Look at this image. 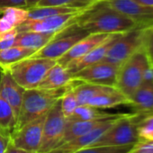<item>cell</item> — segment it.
I'll return each instance as SVG.
<instances>
[{
    "label": "cell",
    "instance_id": "cell-26",
    "mask_svg": "<svg viewBox=\"0 0 153 153\" xmlns=\"http://www.w3.org/2000/svg\"><path fill=\"white\" fill-rule=\"evenodd\" d=\"M103 0H42L34 7H68L88 10Z\"/></svg>",
    "mask_w": 153,
    "mask_h": 153
},
{
    "label": "cell",
    "instance_id": "cell-10",
    "mask_svg": "<svg viewBox=\"0 0 153 153\" xmlns=\"http://www.w3.org/2000/svg\"><path fill=\"white\" fill-rule=\"evenodd\" d=\"M81 13L64 14L40 19H27L18 28L21 32H37L44 33H61L74 25L76 18Z\"/></svg>",
    "mask_w": 153,
    "mask_h": 153
},
{
    "label": "cell",
    "instance_id": "cell-9",
    "mask_svg": "<svg viewBox=\"0 0 153 153\" xmlns=\"http://www.w3.org/2000/svg\"><path fill=\"white\" fill-rule=\"evenodd\" d=\"M46 114L38 117L10 133V142L25 150L37 153L42 142Z\"/></svg>",
    "mask_w": 153,
    "mask_h": 153
},
{
    "label": "cell",
    "instance_id": "cell-22",
    "mask_svg": "<svg viewBox=\"0 0 153 153\" xmlns=\"http://www.w3.org/2000/svg\"><path fill=\"white\" fill-rule=\"evenodd\" d=\"M29 11L22 7H7L0 16V33L17 29L28 19Z\"/></svg>",
    "mask_w": 153,
    "mask_h": 153
},
{
    "label": "cell",
    "instance_id": "cell-40",
    "mask_svg": "<svg viewBox=\"0 0 153 153\" xmlns=\"http://www.w3.org/2000/svg\"><path fill=\"white\" fill-rule=\"evenodd\" d=\"M150 64H151V66L153 67V58H152V59H150Z\"/></svg>",
    "mask_w": 153,
    "mask_h": 153
},
{
    "label": "cell",
    "instance_id": "cell-18",
    "mask_svg": "<svg viewBox=\"0 0 153 153\" xmlns=\"http://www.w3.org/2000/svg\"><path fill=\"white\" fill-rule=\"evenodd\" d=\"M129 106L133 108L134 113H153V82L143 81L129 98Z\"/></svg>",
    "mask_w": 153,
    "mask_h": 153
},
{
    "label": "cell",
    "instance_id": "cell-16",
    "mask_svg": "<svg viewBox=\"0 0 153 153\" xmlns=\"http://www.w3.org/2000/svg\"><path fill=\"white\" fill-rule=\"evenodd\" d=\"M121 33L112 34L106 41H105L100 45L97 46L95 49H93L91 51H89L88 54H86L82 58L68 63L66 66V68L71 74H74L86 67H88L90 65H93L95 63L102 61L105 59L108 50L110 49V47L112 46L114 42L117 39V37Z\"/></svg>",
    "mask_w": 153,
    "mask_h": 153
},
{
    "label": "cell",
    "instance_id": "cell-31",
    "mask_svg": "<svg viewBox=\"0 0 153 153\" xmlns=\"http://www.w3.org/2000/svg\"><path fill=\"white\" fill-rule=\"evenodd\" d=\"M133 145L125 146H88L75 153H128Z\"/></svg>",
    "mask_w": 153,
    "mask_h": 153
},
{
    "label": "cell",
    "instance_id": "cell-12",
    "mask_svg": "<svg viewBox=\"0 0 153 153\" xmlns=\"http://www.w3.org/2000/svg\"><path fill=\"white\" fill-rule=\"evenodd\" d=\"M70 27H69L68 34L62 35V33H61L60 34H59V36L53 39L51 42H49L43 48L37 51L31 57L47 58V59L58 60L64 54H66L76 42H78L81 38L88 34V33L80 29H79V31L74 30V32H72V30H70Z\"/></svg>",
    "mask_w": 153,
    "mask_h": 153
},
{
    "label": "cell",
    "instance_id": "cell-5",
    "mask_svg": "<svg viewBox=\"0 0 153 153\" xmlns=\"http://www.w3.org/2000/svg\"><path fill=\"white\" fill-rule=\"evenodd\" d=\"M142 115L138 113L123 114L91 146L134 145L140 140L138 136V124Z\"/></svg>",
    "mask_w": 153,
    "mask_h": 153
},
{
    "label": "cell",
    "instance_id": "cell-11",
    "mask_svg": "<svg viewBox=\"0 0 153 153\" xmlns=\"http://www.w3.org/2000/svg\"><path fill=\"white\" fill-rule=\"evenodd\" d=\"M123 115V114H114L112 117L108 118L105 122L90 132L61 143L46 153H75L84 148L91 146Z\"/></svg>",
    "mask_w": 153,
    "mask_h": 153
},
{
    "label": "cell",
    "instance_id": "cell-15",
    "mask_svg": "<svg viewBox=\"0 0 153 153\" xmlns=\"http://www.w3.org/2000/svg\"><path fill=\"white\" fill-rule=\"evenodd\" d=\"M25 89L19 86L7 70H0V94L12 108L16 119L19 115Z\"/></svg>",
    "mask_w": 153,
    "mask_h": 153
},
{
    "label": "cell",
    "instance_id": "cell-14",
    "mask_svg": "<svg viewBox=\"0 0 153 153\" xmlns=\"http://www.w3.org/2000/svg\"><path fill=\"white\" fill-rule=\"evenodd\" d=\"M111 35L112 34L106 33H88L81 38L78 42H76L66 54L57 60V62L66 67L68 63L79 59L88 54L97 46L106 41Z\"/></svg>",
    "mask_w": 153,
    "mask_h": 153
},
{
    "label": "cell",
    "instance_id": "cell-7",
    "mask_svg": "<svg viewBox=\"0 0 153 153\" xmlns=\"http://www.w3.org/2000/svg\"><path fill=\"white\" fill-rule=\"evenodd\" d=\"M66 123L67 119L62 113L60 100H59L46 114L42 142L37 153H46L59 144L64 133Z\"/></svg>",
    "mask_w": 153,
    "mask_h": 153
},
{
    "label": "cell",
    "instance_id": "cell-28",
    "mask_svg": "<svg viewBox=\"0 0 153 153\" xmlns=\"http://www.w3.org/2000/svg\"><path fill=\"white\" fill-rule=\"evenodd\" d=\"M16 124V119L12 108L0 94V129L11 133Z\"/></svg>",
    "mask_w": 153,
    "mask_h": 153
},
{
    "label": "cell",
    "instance_id": "cell-4",
    "mask_svg": "<svg viewBox=\"0 0 153 153\" xmlns=\"http://www.w3.org/2000/svg\"><path fill=\"white\" fill-rule=\"evenodd\" d=\"M57 63V60L47 58L29 57L9 68L7 71L15 81L24 89L37 88L49 69Z\"/></svg>",
    "mask_w": 153,
    "mask_h": 153
},
{
    "label": "cell",
    "instance_id": "cell-17",
    "mask_svg": "<svg viewBox=\"0 0 153 153\" xmlns=\"http://www.w3.org/2000/svg\"><path fill=\"white\" fill-rule=\"evenodd\" d=\"M74 82L75 80L72 79V74L68 68L57 62L49 69L37 88L50 90L60 89L69 87Z\"/></svg>",
    "mask_w": 153,
    "mask_h": 153
},
{
    "label": "cell",
    "instance_id": "cell-36",
    "mask_svg": "<svg viewBox=\"0 0 153 153\" xmlns=\"http://www.w3.org/2000/svg\"><path fill=\"white\" fill-rule=\"evenodd\" d=\"M10 142V133L0 129V153H5Z\"/></svg>",
    "mask_w": 153,
    "mask_h": 153
},
{
    "label": "cell",
    "instance_id": "cell-1",
    "mask_svg": "<svg viewBox=\"0 0 153 153\" xmlns=\"http://www.w3.org/2000/svg\"><path fill=\"white\" fill-rule=\"evenodd\" d=\"M74 25L88 33H123L140 27L129 16L109 7L105 0L84 11L76 18Z\"/></svg>",
    "mask_w": 153,
    "mask_h": 153
},
{
    "label": "cell",
    "instance_id": "cell-25",
    "mask_svg": "<svg viewBox=\"0 0 153 153\" xmlns=\"http://www.w3.org/2000/svg\"><path fill=\"white\" fill-rule=\"evenodd\" d=\"M78 83H79L78 85L74 84L73 89L76 94V99H78L79 105H87L94 96L102 92L107 87H110V86L97 85V84L83 83V82H78Z\"/></svg>",
    "mask_w": 153,
    "mask_h": 153
},
{
    "label": "cell",
    "instance_id": "cell-8",
    "mask_svg": "<svg viewBox=\"0 0 153 153\" xmlns=\"http://www.w3.org/2000/svg\"><path fill=\"white\" fill-rule=\"evenodd\" d=\"M119 68L120 66L102 60L72 74V79L78 82L115 88Z\"/></svg>",
    "mask_w": 153,
    "mask_h": 153
},
{
    "label": "cell",
    "instance_id": "cell-34",
    "mask_svg": "<svg viewBox=\"0 0 153 153\" xmlns=\"http://www.w3.org/2000/svg\"><path fill=\"white\" fill-rule=\"evenodd\" d=\"M142 46L144 47L149 59H152L153 58V25L146 28Z\"/></svg>",
    "mask_w": 153,
    "mask_h": 153
},
{
    "label": "cell",
    "instance_id": "cell-19",
    "mask_svg": "<svg viewBox=\"0 0 153 153\" xmlns=\"http://www.w3.org/2000/svg\"><path fill=\"white\" fill-rule=\"evenodd\" d=\"M87 105L98 109H107L119 105H129V99L116 88L107 87L94 96Z\"/></svg>",
    "mask_w": 153,
    "mask_h": 153
},
{
    "label": "cell",
    "instance_id": "cell-2",
    "mask_svg": "<svg viewBox=\"0 0 153 153\" xmlns=\"http://www.w3.org/2000/svg\"><path fill=\"white\" fill-rule=\"evenodd\" d=\"M68 88L55 90L42 88L25 90L21 109L14 130L22 127L38 117L47 114L52 106L60 100Z\"/></svg>",
    "mask_w": 153,
    "mask_h": 153
},
{
    "label": "cell",
    "instance_id": "cell-41",
    "mask_svg": "<svg viewBox=\"0 0 153 153\" xmlns=\"http://www.w3.org/2000/svg\"><path fill=\"white\" fill-rule=\"evenodd\" d=\"M1 14H2V11H1V10H0V16H1Z\"/></svg>",
    "mask_w": 153,
    "mask_h": 153
},
{
    "label": "cell",
    "instance_id": "cell-3",
    "mask_svg": "<svg viewBox=\"0 0 153 153\" xmlns=\"http://www.w3.org/2000/svg\"><path fill=\"white\" fill-rule=\"evenodd\" d=\"M150 65V59L141 46L120 66L115 88L129 99L142 84L144 73Z\"/></svg>",
    "mask_w": 153,
    "mask_h": 153
},
{
    "label": "cell",
    "instance_id": "cell-13",
    "mask_svg": "<svg viewBox=\"0 0 153 153\" xmlns=\"http://www.w3.org/2000/svg\"><path fill=\"white\" fill-rule=\"evenodd\" d=\"M116 11L133 19L140 27L153 25V7L139 4L135 0H105Z\"/></svg>",
    "mask_w": 153,
    "mask_h": 153
},
{
    "label": "cell",
    "instance_id": "cell-39",
    "mask_svg": "<svg viewBox=\"0 0 153 153\" xmlns=\"http://www.w3.org/2000/svg\"><path fill=\"white\" fill-rule=\"evenodd\" d=\"M136 2L139 4L144 5V6H149V7H153V0H135Z\"/></svg>",
    "mask_w": 153,
    "mask_h": 153
},
{
    "label": "cell",
    "instance_id": "cell-29",
    "mask_svg": "<svg viewBox=\"0 0 153 153\" xmlns=\"http://www.w3.org/2000/svg\"><path fill=\"white\" fill-rule=\"evenodd\" d=\"M74 83L72 85H70L66 89V91L64 92V94L60 99L61 110H62V113H63L64 116L66 117V119H68L73 115L76 108L79 105L78 99H76V94L73 89Z\"/></svg>",
    "mask_w": 153,
    "mask_h": 153
},
{
    "label": "cell",
    "instance_id": "cell-30",
    "mask_svg": "<svg viewBox=\"0 0 153 153\" xmlns=\"http://www.w3.org/2000/svg\"><path fill=\"white\" fill-rule=\"evenodd\" d=\"M140 140H153V113L143 114L138 124Z\"/></svg>",
    "mask_w": 153,
    "mask_h": 153
},
{
    "label": "cell",
    "instance_id": "cell-33",
    "mask_svg": "<svg viewBox=\"0 0 153 153\" xmlns=\"http://www.w3.org/2000/svg\"><path fill=\"white\" fill-rule=\"evenodd\" d=\"M128 153H153V140H139Z\"/></svg>",
    "mask_w": 153,
    "mask_h": 153
},
{
    "label": "cell",
    "instance_id": "cell-24",
    "mask_svg": "<svg viewBox=\"0 0 153 153\" xmlns=\"http://www.w3.org/2000/svg\"><path fill=\"white\" fill-rule=\"evenodd\" d=\"M29 15L28 19H40L48 16H53L64 14H73V13H81L86 10L68 7H33L28 9Z\"/></svg>",
    "mask_w": 153,
    "mask_h": 153
},
{
    "label": "cell",
    "instance_id": "cell-20",
    "mask_svg": "<svg viewBox=\"0 0 153 153\" xmlns=\"http://www.w3.org/2000/svg\"><path fill=\"white\" fill-rule=\"evenodd\" d=\"M114 114H113L109 117L102 118V119H97V120H90V121H73V120H67L66 128L64 131V133L62 135L61 140H59V144L64 143L69 140H72L74 138L82 136L84 134H87L101 125L104 122H105L108 118L112 117ZM57 145V146H58Z\"/></svg>",
    "mask_w": 153,
    "mask_h": 153
},
{
    "label": "cell",
    "instance_id": "cell-32",
    "mask_svg": "<svg viewBox=\"0 0 153 153\" xmlns=\"http://www.w3.org/2000/svg\"><path fill=\"white\" fill-rule=\"evenodd\" d=\"M17 34H18L17 29H14L8 32L0 33V51L15 46Z\"/></svg>",
    "mask_w": 153,
    "mask_h": 153
},
{
    "label": "cell",
    "instance_id": "cell-38",
    "mask_svg": "<svg viewBox=\"0 0 153 153\" xmlns=\"http://www.w3.org/2000/svg\"><path fill=\"white\" fill-rule=\"evenodd\" d=\"M40 1H42V0H27L26 9H31V8L34 7Z\"/></svg>",
    "mask_w": 153,
    "mask_h": 153
},
{
    "label": "cell",
    "instance_id": "cell-23",
    "mask_svg": "<svg viewBox=\"0 0 153 153\" xmlns=\"http://www.w3.org/2000/svg\"><path fill=\"white\" fill-rule=\"evenodd\" d=\"M36 51L15 45L11 48L0 51V70H5L10 66L31 57Z\"/></svg>",
    "mask_w": 153,
    "mask_h": 153
},
{
    "label": "cell",
    "instance_id": "cell-27",
    "mask_svg": "<svg viewBox=\"0 0 153 153\" xmlns=\"http://www.w3.org/2000/svg\"><path fill=\"white\" fill-rule=\"evenodd\" d=\"M112 114H108V113L103 112V111H101V109L93 107L88 105H79L78 107L76 108L73 115L67 120L90 121V120H97V119L109 117Z\"/></svg>",
    "mask_w": 153,
    "mask_h": 153
},
{
    "label": "cell",
    "instance_id": "cell-21",
    "mask_svg": "<svg viewBox=\"0 0 153 153\" xmlns=\"http://www.w3.org/2000/svg\"><path fill=\"white\" fill-rule=\"evenodd\" d=\"M60 33H44L37 32H21L16 37V45L39 51Z\"/></svg>",
    "mask_w": 153,
    "mask_h": 153
},
{
    "label": "cell",
    "instance_id": "cell-35",
    "mask_svg": "<svg viewBox=\"0 0 153 153\" xmlns=\"http://www.w3.org/2000/svg\"><path fill=\"white\" fill-rule=\"evenodd\" d=\"M27 0H0V10L7 7H22L26 8Z\"/></svg>",
    "mask_w": 153,
    "mask_h": 153
},
{
    "label": "cell",
    "instance_id": "cell-6",
    "mask_svg": "<svg viewBox=\"0 0 153 153\" xmlns=\"http://www.w3.org/2000/svg\"><path fill=\"white\" fill-rule=\"evenodd\" d=\"M146 28L136 27L126 33H121L114 42L103 60L121 66L143 45Z\"/></svg>",
    "mask_w": 153,
    "mask_h": 153
},
{
    "label": "cell",
    "instance_id": "cell-37",
    "mask_svg": "<svg viewBox=\"0 0 153 153\" xmlns=\"http://www.w3.org/2000/svg\"><path fill=\"white\" fill-rule=\"evenodd\" d=\"M5 153H32L30 151H27V150H25L23 149H20L18 147H16L15 145H13L11 142H9Z\"/></svg>",
    "mask_w": 153,
    "mask_h": 153
}]
</instances>
